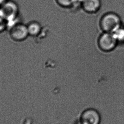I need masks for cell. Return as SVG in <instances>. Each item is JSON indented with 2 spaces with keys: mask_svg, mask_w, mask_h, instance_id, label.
<instances>
[{
  "mask_svg": "<svg viewBox=\"0 0 124 124\" xmlns=\"http://www.w3.org/2000/svg\"><path fill=\"white\" fill-rule=\"evenodd\" d=\"M118 43H124V27L121 26L112 33Z\"/></svg>",
  "mask_w": 124,
  "mask_h": 124,
  "instance_id": "obj_8",
  "label": "cell"
},
{
  "mask_svg": "<svg viewBox=\"0 0 124 124\" xmlns=\"http://www.w3.org/2000/svg\"><path fill=\"white\" fill-rule=\"evenodd\" d=\"M79 122L83 124H100L101 116L95 109H86L80 114Z\"/></svg>",
  "mask_w": 124,
  "mask_h": 124,
  "instance_id": "obj_4",
  "label": "cell"
},
{
  "mask_svg": "<svg viewBox=\"0 0 124 124\" xmlns=\"http://www.w3.org/2000/svg\"><path fill=\"white\" fill-rule=\"evenodd\" d=\"M18 12L17 4L9 0L0 7V14L5 19L7 23L17 19Z\"/></svg>",
  "mask_w": 124,
  "mask_h": 124,
  "instance_id": "obj_2",
  "label": "cell"
},
{
  "mask_svg": "<svg viewBox=\"0 0 124 124\" xmlns=\"http://www.w3.org/2000/svg\"><path fill=\"white\" fill-rule=\"evenodd\" d=\"M77 124H83L82 123H81V122H79H79H78Z\"/></svg>",
  "mask_w": 124,
  "mask_h": 124,
  "instance_id": "obj_12",
  "label": "cell"
},
{
  "mask_svg": "<svg viewBox=\"0 0 124 124\" xmlns=\"http://www.w3.org/2000/svg\"><path fill=\"white\" fill-rule=\"evenodd\" d=\"M116 40L112 33L104 32L100 35L98 40V46L103 52H111L117 45Z\"/></svg>",
  "mask_w": 124,
  "mask_h": 124,
  "instance_id": "obj_3",
  "label": "cell"
},
{
  "mask_svg": "<svg viewBox=\"0 0 124 124\" xmlns=\"http://www.w3.org/2000/svg\"><path fill=\"white\" fill-rule=\"evenodd\" d=\"M8 0H0V7L3 5L4 4H5Z\"/></svg>",
  "mask_w": 124,
  "mask_h": 124,
  "instance_id": "obj_11",
  "label": "cell"
},
{
  "mask_svg": "<svg viewBox=\"0 0 124 124\" xmlns=\"http://www.w3.org/2000/svg\"><path fill=\"white\" fill-rule=\"evenodd\" d=\"M7 28V22L4 17L0 14V33L2 32Z\"/></svg>",
  "mask_w": 124,
  "mask_h": 124,
  "instance_id": "obj_10",
  "label": "cell"
},
{
  "mask_svg": "<svg viewBox=\"0 0 124 124\" xmlns=\"http://www.w3.org/2000/svg\"><path fill=\"white\" fill-rule=\"evenodd\" d=\"M100 25L104 32L113 33L121 26L120 17L115 13H107L101 17Z\"/></svg>",
  "mask_w": 124,
  "mask_h": 124,
  "instance_id": "obj_1",
  "label": "cell"
},
{
  "mask_svg": "<svg viewBox=\"0 0 124 124\" xmlns=\"http://www.w3.org/2000/svg\"><path fill=\"white\" fill-rule=\"evenodd\" d=\"M59 5L64 8H69L74 5L76 3L82 4L83 0H56Z\"/></svg>",
  "mask_w": 124,
  "mask_h": 124,
  "instance_id": "obj_9",
  "label": "cell"
},
{
  "mask_svg": "<svg viewBox=\"0 0 124 124\" xmlns=\"http://www.w3.org/2000/svg\"><path fill=\"white\" fill-rule=\"evenodd\" d=\"M29 35L36 36L38 35L42 30L41 25L37 21H32L27 25Z\"/></svg>",
  "mask_w": 124,
  "mask_h": 124,
  "instance_id": "obj_7",
  "label": "cell"
},
{
  "mask_svg": "<svg viewBox=\"0 0 124 124\" xmlns=\"http://www.w3.org/2000/svg\"><path fill=\"white\" fill-rule=\"evenodd\" d=\"M81 6L85 12L93 14L100 10L101 3L100 0H83Z\"/></svg>",
  "mask_w": 124,
  "mask_h": 124,
  "instance_id": "obj_6",
  "label": "cell"
},
{
  "mask_svg": "<svg viewBox=\"0 0 124 124\" xmlns=\"http://www.w3.org/2000/svg\"><path fill=\"white\" fill-rule=\"evenodd\" d=\"M9 31L11 38L16 41H23L29 35L27 25L20 22L13 26Z\"/></svg>",
  "mask_w": 124,
  "mask_h": 124,
  "instance_id": "obj_5",
  "label": "cell"
}]
</instances>
